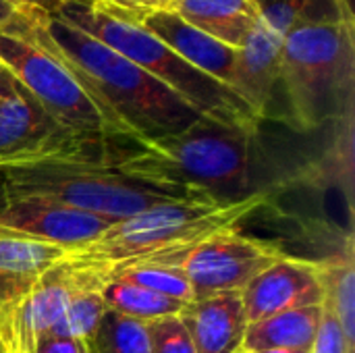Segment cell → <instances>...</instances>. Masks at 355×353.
Returning <instances> with one entry per match:
<instances>
[{
	"label": "cell",
	"instance_id": "8",
	"mask_svg": "<svg viewBox=\"0 0 355 353\" xmlns=\"http://www.w3.org/2000/svg\"><path fill=\"white\" fill-rule=\"evenodd\" d=\"M289 256L283 246L248 237L237 229L216 233L158 264L179 266L196 298L241 291L262 270Z\"/></svg>",
	"mask_w": 355,
	"mask_h": 353
},
{
	"label": "cell",
	"instance_id": "6",
	"mask_svg": "<svg viewBox=\"0 0 355 353\" xmlns=\"http://www.w3.org/2000/svg\"><path fill=\"white\" fill-rule=\"evenodd\" d=\"M54 15L135 62L139 69L181 96L198 114L248 129L252 133L260 131L262 121L231 87L191 67L141 25L79 0H64Z\"/></svg>",
	"mask_w": 355,
	"mask_h": 353
},
{
	"label": "cell",
	"instance_id": "32",
	"mask_svg": "<svg viewBox=\"0 0 355 353\" xmlns=\"http://www.w3.org/2000/svg\"><path fill=\"white\" fill-rule=\"evenodd\" d=\"M239 353H241V352H239Z\"/></svg>",
	"mask_w": 355,
	"mask_h": 353
},
{
	"label": "cell",
	"instance_id": "27",
	"mask_svg": "<svg viewBox=\"0 0 355 353\" xmlns=\"http://www.w3.org/2000/svg\"><path fill=\"white\" fill-rule=\"evenodd\" d=\"M8 2H12L17 8H31V10H42L48 15H54L64 0H8Z\"/></svg>",
	"mask_w": 355,
	"mask_h": 353
},
{
	"label": "cell",
	"instance_id": "25",
	"mask_svg": "<svg viewBox=\"0 0 355 353\" xmlns=\"http://www.w3.org/2000/svg\"><path fill=\"white\" fill-rule=\"evenodd\" d=\"M310 353H354V347L347 343L341 325L324 306H322L320 327H318V333H316V339H314Z\"/></svg>",
	"mask_w": 355,
	"mask_h": 353
},
{
	"label": "cell",
	"instance_id": "3",
	"mask_svg": "<svg viewBox=\"0 0 355 353\" xmlns=\"http://www.w3.org/2000/svg\"><path fill=\"white\" fill-rule=\"evenodd\" d=\"M266 193L250 191L235 200L202 198L154 206L112 223L89 246L64 254L71 268L104 279L121 268L166 260L196 243L243 225L266 204Z\"/></svg>",
	"mask_w": 355,
	"mask_h": 353
},
{
	"label": "cell",
	"instance_id": "7",
	"mask_svg": "<svg viewBox=\"0 0 355 353\" xmlns=\"http://www.w3.org/2000/svg\"><path fill=\"white\" fill-rule=\"evenodd\" d=\"M0 64L60 127L87 137H125L71 71L31 37L0 27Z\"/></svg>",
	"mask_w": 355,
	"mask_h": 353
},
{
	"label": "cell",
	"instance_id": "14",
	"mask_svg": "<svg viewBox=\"0 0 355 353\" xmlns=\"http://www.w3.org/2000/svg\"><path fill=\"white\" fill-rule=\"evenodd\" d=\"M137 25H141L146 31L164 42L191 67L225 83L227 87L231 85L237 48L210 37L208 33L185 23L171 10H154L146 15Z\"/></svg>",
	"mask_w": 355,
	"mask_h": 353
},
{
	"label": "cell",
	"instance_id": "16",
	"mask_svg": "<svg viewBox=\"0 0 355 353\" xmlns=\"http://www.w3.org/2000/svg\"><path fill=\"white\" fill-rule=\"evenodd\" d=\"M210 37L237 48L260 21L256 0H168L166 8Z\"/></svg>",
	"mask_w": 355,
	"mask_h": 353
},
{
	"label": "cell",
	"instance_id": "13",
	"mask_svg": "<svg viewBox=\"0 0 355 353\" xmlns=\"http://www.w3.org/2000/svg\"><path fill=\"white\" fill-rule=\"evenodd\" d=\"M196 353H239L248 318L239 291L193 298L179 314Z\"/></svg>",
	"mask_w": 355,
	"mask_h": 353
},
{
	"label": "cell",
	"instance_id": "12",
	"mask_svg": "<svg viewBox=\"0 0 355 353\" xmlns=\"http://www.w3.org/2000/svg\"><path fill=\"white\" fill-rule=\"evenodd\" d=\"M281 52L283 37L258 21L245 40L237 46V58L231 79V89L264 121L275 89L281 79Z\"/></svg>",
	"mask_w": 355,
	"mask_h": 353
},
{
	"label": "cell",
	"instance_id": "4",
	"mask_svg": "<svg viewBox=\"0 0 355 353\" xmlns=\"http://www.w3.org/2000/svg\"><path fill=\"white\" fill-rule=\"evenodd\" d=\"M256 135L200 117L173 135L121 139V158L137 177L196 189L218 200H235L250 193V156Z\"/></svg>",
	"mask_w": 355,
	"mask_h": 353
},
{
	"label": "cell",
	"instance_id": "5",
	"mask_svg": "<svg viewBox=\"0 0 355 353\" xmlns=\"http://www.w3.org/2000/svg\"><path fill=\"white\" fill-rule=\"evenodd\" d=\"M355 23L304 25L283 37L281 79L287 123L318 131L354 112Z\"/></svg>",
	"mask_w": 355,
	"mask_h": 353
},
{
	"label": "cell",
	"instance_id": "23",
	"mask_svg": "<svg viewBox=\"0 0 355 353\" xmlns=\"http://www.w3.org/2000/svg\"><path fill=\"white\" fill-rule=\"evenodd\" d=\"M110 279H121V281L141 285L154 293L177 300L181 304H189L196 298L189 279L183 275V270L179 266H171V264H158V262L133 264V266L110 273L104 279V283Z\"/></svg>",
	"mask_w": 355,
	"mask_h": 353
},
{
	"label": "cell",
	"instance_id": "26",
	"mask_svg": "<svg viewBox=\"0 0 355 353\" xmlns=\"http://www.w3.org/2000/svg\"><path fill=\"white\" fill-rule=\"evenodd\" d=\"M33 353H89L87 345L77 339L58 337V335H44L37 343Z\"/></svg>",
	"mask_w": 355,
	"mask_h": 353
},
{
	"label": "cell",
	"instance_id": "31",
	"mask_svg": "<svg viewBox=\"0 0 355 353\" xmlns=\"http://www.w3.org/2000/svg\"><path fill=\"white\" fill-rule=\"evenodd\" d=\"M0 198H2V189H0Z\"/></svg>",
	"mask_w": 355,
	"mask_h": 353
},
{
	"label": "cell",
	"instance_id": "22",
	"mask_svg": "<svg viewBox=\"0 0 355 353\" xmlns=\"http://www.w3.org/2000/svg\"><path fill=\"white\" fill-rule=\"evenodd\" d=\"M87 350L89 353H152L148 325L108 310Z\"/></svg>",
	"mask_w": 355,
	"mask_h": 353
},
{
	"label": "cell",
	"instance_id": "29",
	"mask_svg": "<svg viewBox=\"0 0 355 353\" xmlns=\"http://www.w3.org/2000/svg\"><path fill=\"white\" fill-rule=\"evenodd\" d=\"M19 8L12 4V2H8V0H0V27H4L12 17H15V12H17Z\"/></svg>",
	"mask_w": 355,
	"mask_h": 353
},
{
	"label": "cell",
	"instance_id": "28",
	"mask_svg": "<svg viewBox=\"0 0 355 353\" xmlns=\"http://www.w3.org/2000/svg\"><path fill=\"white\" fill-rule=\"evenodd\" d=\"M0 353H27L21 345L19 341L15 339V335H0Z\"/></svg>",
	"mask_w": 355,
	"mask_h": 353
},
{
	"label": "cell",
	"instance_id": "19",
	"mask_svg": "<svg viewBox=\"0 0 355 353\" xmlns=\"http://www.w3.org/2000/svg\"><path fill=\"white\" fill-rule=\"evenodd\" d=\"M256 4L260 21L281 37L304 25L354 21L352 0H256Z\"/></svg>",
	"mask_w": 355,
	"mask_h": 353
},
{
	"label": "cell",
	"instance_id": "24",
	"mask_svg": "<svg viewBox=\"0 0 355 353\" xmlns=\"http://www.w3.org/2000/svg\"><path fill=\"white\" fill-rule=\"evenodd\" d=\"M152 353H196L187 329L179 316H166L148 322Z\"/></svg>",
	"mask_w": 355,
	"mask_h": 353
},
{
	"label": "cell",
	"instance_id": "21",
	"mask_svg": "<svg viewBox=\"0 0 355 353\" xmlns=\"http://www.w3.org/2000/svg\"><path fill=\"white\" fill-rule=\"evenodd\" d=\"M106 312L108 306L102 298V287H81L71 295L60 320L48 335L77 339L87 345Z\"/></svg>",
	"mask_w": 355,
	"mask_h": 353
},
{
	"label": "cell",
	"instance_id": "17",
	"mask_svg": "<svg viewBox=\"0 0 355 353\" xmlns=\"http://www.w3.org/2000/svg\"><path fill=\"white\" fill-rule=\"evenodd\" d=\"M322 304L287 310L258 322H250L243 337L241 352L289 350L310 352L320 327Z\"/></svg>",
	"mask_w": 355,
	"mask_h": 353
},
{
	"label": "cell",
	"instance_id": "30",
	"mask_svg": "<svg viewBox=\"0 0 355 353\" xmlns=\"http://www.w3.org/2000/svg\"><path fill=\"white\" fill-rule=\"evenodd\" d=\"M241 353H310V352H289V350H264V352H241Z\"/></svg>",
	"mask_w": 355,
	"mask_h": 353
},
{
	"label": "cell",
	"instance_id": "2",
	"mask_svg": "<svg viewBox=\"0 0 355 353\" xmlns=\"http://www.w3.org/2000/svg\"><path fill=\"white\" fill-rule=\"evenodd\" d=\"M121 139L125 137H85L44 158L2 164V198L46 200L110 223L168 202L212 198L196 189L133 175L121 158Z\"/></svg>",
	"mask_w": 355,
	"mask_h": 353
},
{
	"label": "cell",
	"instance_id": "10",
	"mask_svg": "<svg viewBox=\"0 0 355 353\" xmlns=\"http://www.w3.org/2000/svg\"><path fill=\"white\" fill-rule=\"evenodd\" d=\"M85 137L60 127L17 79L0 92V166L62 152Z\"/></svg>",
	"mask_w": 355,
	"mask_h": 353
},
{
	"label": "cell",
	"instance_id": "20",
	"mask_svg": "<svg viewBox=\"0 0 355 353\" xmlns=\"http://www.w3.org/2000/svg\"><path fill=\"white\" fill-rule=\"evenodd\" d=\"M102 298L108 306V310L139 320V322H154L166 316H179L183 306L177 300L164 298L160 293H154L141 285L121 281V279H110L102 287Z\"/></svg>",
	"mask_w": 355,
	"mask_h": 353
},
{
	"label": "cell",
	"instance_id": "18",
	"mask_svg": "<svg viewBox=\"0 0 355 353\" xmlns=\"http://www.w3.org/2000/svg\"><path fill=\"white\" fill-rule=\"evenodd\" d=\"M318 275L322 283V306L337 318L341 325L347 343H355V264H354V237L349 235L343 252L316 260Z\"/></svg>",
	"mask_w": 355,
	"mask_h": 353
},
{
	"label": "cell",
	"instance_id": "15",
	"mask_svg": "<svg viewBox=\"0 0 355 353\" xmlns=\"http://www.w3.org/2000/svg\"><path fill=\"white\" fill-rule=\"evenodd\" d=\"M62 258L58 248L0 237V333L10 329L19 306Z\"/></svg>",
	"mask_w": 355,
	"mask_h": 353
},
{
	"label": "cell",
	"instance_id": "11",
	"mask_svg": "<svg viewBox=\"0 0 355 353\" xmlns=\"http://www.w3.org/2000/svg\"><path fill=\"white\" fill-rule=\"evenodd\" d=\"M239 293L248 325L287 310L320 306L324 298L316 260L293 256L262 270Z\"/></svg>",
	"mask_w": 355,
	"mask_h": 353
},
{
	"label": "cell",
	"instance_id": "1",
	"mask_svg": "<svg viewBox=\"0 0 355 353\" xmlns=\"http://www.w3.org/2000/svg\"><path fill=\"white\" fill-rule=\"evenodd\" d=\"M4 27L50 50L129 139L173 135L202 117L156 77L56 15L19 8Z\"/></svg>",
	"mask_w": 355,
	"mask_h": 353
},
{
	"label": "cell",
	"instance_id": "9",
	"mask_svg": "<svg viewBox=\"0 0 355 353\" xmlns=\"http://www.w3.org/2000/svg\"><path fill=\"white\" fill-rule=\"evenodd\" d=\"M112 223L62 204L33 198H0V237L52 246L64 254L96 241Z\"/></svg>",
	"mask_w": 355,
	"mask_h": 353
}]
</instances>
